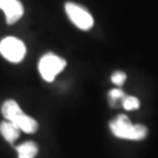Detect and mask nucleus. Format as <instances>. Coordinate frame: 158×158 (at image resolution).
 Segmentation results:
<instances>
[{
  "label": "nucleus",
  "instance_id": "nucleus-3",
  "mask_svg": "<svg viewBox=\"0 0 158 158\" xmlns=\"http://www.w3.org/2000/svg\"><path fill=\"white\" fill-rule=\"evenodd\" d=\"M66 60L53 53H48L41 57L39 62V72L42 79L47 82H53L55 76L66 67Z\"/></svg>",
  "mask_w": 158,
  "mask_h": 158
},
{
  "label": "nucleus",
  "instance_id": "nucleus-6",
  "mask_svg": "<svg viewBox=\"0 0 158 158\" xmlns=\"http://www.w3.org/2000/svg\"><path fill=\"white\" fill-rule=\"evenodd\" d=\"M0 10L5 12L8 25L15 23L23 15V6L18 0H0Z\"/></svg>",
  "mask_w": 158,
  "mask_h": 158
},
{
  "label": "nucleus",
  "instance_id": "nucleus-2",
  "mask_svg": "<svg viewBox=\"0 0 158 158\" xmlns=\"http://www.w3.org/2000/svg\"><path fill=\"white\" fill-rule=\"evenodd\" d=\"M110 130L114 135L122 139L142 141L148 135L147 127L142 124H132L125 115H118L110 122Z\"/></svg>",
  "mask_w": 158,
  "mask_h": 158
},
{
  "label": "nucleus",
  "instance_id": "nucleus-7",
  "mask_svg": "<svg viewBox=\"0 0 158 158\" xmlns=\"http://www.w3.org/2000/svg\"><path fill=\"white\" fill-rule=\"evenodd\" d=\"M0 132L8 143L15 142L20 136V129L15 124H13L12 122H8V121L0 123Z\"/></svg>",
  "mask_w": 158,
  "mask_h": 158
},
{
  "label": "nucleus",
  "instance_id": "nucleus-10",
  "mask_svg": "<svg viewBox=\"0 0 158 158\" xmlns=\"http://www.w3.org/2000/svg\"><path fill=\"white\" fill-rule=\"evenodd\" d=\"M125 97V94L121 89H113L109 91V102L111 107H116L118 101L122 102V100Z\"/></svg>",
  "mask_w": 158,
  "mask_h": 158
},
{
  "label": "nucleus",
  "instance_id": "nucleus-11",
  "mask_svg": "<svg viewBox=\"0 0 158 158\" xmlns=\"http://www.w3.org/2000/svg\"><path fill=\"white\" fill-rule=\"evenodd\" d=\"M125 79H127V75L123 72H121V70L115 72L113 74V76H111V81H113L114 85H122L125 82Z\"/></svg>",
  "mask_w": 158,
  "mask_h": 158
},
{
  "label": "nucleus",
  "instance_id": "nucleus-8",
  "mask_svg": "<svg viewBox=\"0 0 158 158\" xmlns=\"http://www.w3.org/2000/svg\"><path fill=\"white\" fill-rule=\"evenodd\" d=\"M19 158H34L39 151L38 145L34 142H26L17 148Z\"/></svg>",
  "mask_w": 158,
  "mask_h": 158
},
{
  "label": "nucleus",
  "instance_id": "nucleus-4",
  "mask_svg": "<svg viewBox=\"0 0 158 158\" xmlns=\"http://www.w3.org/2000/svg\"><path fill=\"white\" fill-rule=\"evenodd\" d=\"M0 54L7 61L18 63L26 55V47L21 40L14 36H7L0 41Z\"/></svg>",
  "mask_w": 158,
  "mask_h": 158
},
{
  "label": "nucleus",
  "instance_id": "nucleus-5",
  "mask_svg": "<svg viewBox=\"0 0 158 158\" xmlns=\"http://www.w3.org/2000/svg\"><path fill=\"white\" fill-rule=\"evenodd\" d=\"M64 10L70 21L82 31H89L94 26V19L90 13L74 2H67L64 5Z\"/></svg>",
  "mask_w": 158,
  "mask_h": 158
},
{
  "label": "nucleus",
  "instance_id": "nucleus-9",
  "mask_svg": "<svg viewBox=\"0 0 158 158\" xmlns=\"http://www.w3.org/2000/svg\"><path fill=\"white\" fill-rule=\"evenodd\" d=\"M122 106L125 110H136L139 108V101L137 97L125 95V97L122 100Z\"/></svg>",
  "mask_w": 158,
  "mask_h": 158
},
{
  "label": "nucleus",
  "instance_id": "nucleus-1",
  "mask_svg": "<svg viewBox=\"0 0 158 158\" xmlns=\"http://www.w3.org/2000/svg\"><path fill=\"white\" fill-rule=\"evenodd\" d=\"M1 113L8 122H12L19 129L27 134H34L39 128L38 122L23 113L14 100H7L4 102L1 107Z\"/></svg>",
  "mask_w": 158,
  "mask_h": 158
}]
</instances>
